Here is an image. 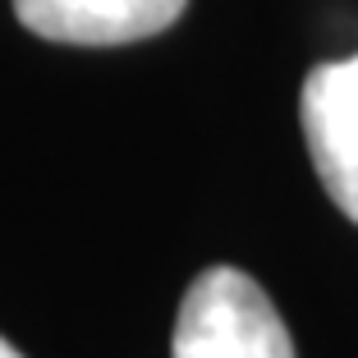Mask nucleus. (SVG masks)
<instances>
[{"label":"nucleus","mask_w":358,"mask_h":358,"mask_svg":"<svg viewBox=\"0 0 358 358\" xmlns=\"http://www.w3.org/2000/svg\"><path fill=\"white\" fill-rule=\"evenodd\" d=\"M170 358H294V345L253 275L211 266L179 303Z\"/></svg>","instance_id":"1"},{"label":"nucleus","mask_w":358,"mask_h":358,"mask_svg":"<svg viewBox=\"0 0 358 358\" xmlns=\"http://www.w3.org/2000/svg\"><path fill=\"white\" fill-rule=\"evenodd\" d=\"M299 120L322 189L349 221H358V51L317 64L303 78Z\"/></svg>","instance_id":"2"},{"label":"nucleus","mask_w":358,"mask_h":358,"mask_svg":"<svg viewBox=\"0 0 358 358\" xmlns=\"http://www.w3.org/2000/svg\"><path fill=\"white\" fill-rule=\"evenodd\" d=\"M189 0H14L28 32L64 46H124L157 37Z\"/></svg>","instance_id":"3"},{"label":"nucleus","mask_w":358,"mask_h":358,"mask_svg":"<svg viewBox=\"0 0 358 358\" xmlns=\"http://www.w3.org/2000/svg\"><path fill=\"white\" fill-rule=\"evenodd\" d=\"M0 358H23V354H19V349H14V345H10L5 336H0Z\"/></svg>","instance_id":"4"}]
</instances>
